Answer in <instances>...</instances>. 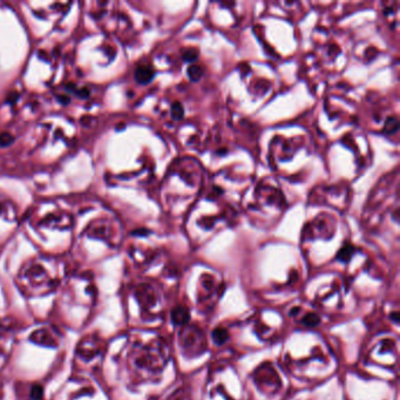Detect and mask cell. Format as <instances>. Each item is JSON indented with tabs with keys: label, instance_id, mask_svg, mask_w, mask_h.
Wrapping results in <instances>:
<instances>
[{
	"label": "cell",
	"instance_id": "1",
	"mask_svg": "<svg viewBox=\"0 0 400 400\" xmlns=\"http://www.w3.org/2000/svg\"><path fill=\"white\" fill-rule=\"evenodd\" d=\"M173 321L179 325L187 323V322L189 321L188 310L185 309V308H182V307L176 308V309L173 311Z\"/></svg>",
	"mask_w": 400,
	"mask_h": 400
},
{
	"label": "cell",
	"instance_id": "2",
	"mask_svg": "<svg viewBox=\"0 0 400 400\" xmlns=\"http://www.w3.org/2000/svg\"><path fill=\"white\" fill-rule=\"evenodd\" d=\"M136 77L140 82H148L153 77V71L148 67H141L136 72Z\"/></svg>",
	"mask_w": 400,
	"mask_h": 400
},
{
	"label": "cell",
	"instance_id": "3",
	"mask_svg": "<svg viewBox=\"0 0 400 400\" xmlns=\"http://www.w3.org/2000/svg\"><path fill=\"white\" fill-rule=\"evenodd\" d=\"M213 338L217 344H223L224 341L228 340L229 335H228L227 330L222 329V327H218V329H216L215 331L213 332Z\"/></svg>",
	"mask_w": 400,
	"mask_h": 400
},
{
	"label": "cell",
	"instance_id": "4",
	"mask_svg": "<svg viewBox=\"0 0 400 400\" xmlns=\"http://www.w3.org/2000/svg\"><path fill=\"white\" fill-rule=\"evenodd\" d=\"M352 252H354V248H352V246H344V248L339 251V254H338V260L343 261V262H346V261L350 260Z\"/></svg>",
	"mask_w": 400,
	"mask_h": 400
},
{
	"label": "cell",
	"instance_id": "5",
	"mask_svg": "<svg viewBox=\"0 0 400 400\" xmlns=\"http://www.w3.org/2000/svg\"><path fill=\"white\" fill-rule=\"evenodd\" d=\"M319 322H321V318L317 315H315V313H310V315H308L307 317L303 319V323L305 325H309V326H316V325L319 324Z\"/></svg>",
	"mask_w": 400,
	"mask_h": 400
}]
</instances>
